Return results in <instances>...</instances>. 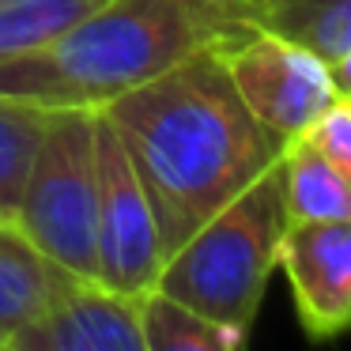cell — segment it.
<instances>
[{"label": "cell", "instance_id": "1", "mask_svg": "<svg viewBox=\"0 0 351 351\" xmlns=\"http://www.w3.org/2000/svg\"><path fill=\"white\" fill-rule=\"evenodd\" d=\"M99 110L152 200L162 261L283 152L234 91L223 46L197 49Z\"/></svg>", "mask_w": 351, "mask_h": 351}, {"label": "cell", "instance_id": "2", "mask_svg": "<svg viewBox=\"0 0 351 351\" xmlns=\"http://www.w3.org/2000/svg\"><path fill=\"white\" fill-rule=\"evenodd\" d=\"M253 31V0H102L53 42L0 64V95L99 110L208 46Z\"/></svg>", "mask_w": 351, "mask_h": 351}, {"label": "cell", "instance_id": "3", "mask_svg": "<svg viewBox=\"0 0 351 351\" xmlns=\"http://www.w3.org/2000/svg\"><path fill=\"white\" fill-rule=\"evenodd\" d=\"M283 230L287 212L280 197V170L272 162L238 197L208 215L178 250L167 253L155 291L219 325L250 332L268 280L280 268Z\"/></svg>", "mask_w": 351, "mask_h": 351}, {"label": "cell", "instance_id": "4", "mask_svg": "<svg viewBox=\"0 0 351 351\" xmlns=\"http://www.w3.org/2000/svg\"><path fill=\"white\" fill-rule=\"evenodd\" d=\"M16 230L64 272L99 280L95 268V110L57 106L34 144Z\"/></svg>", "mask_w": 351, "mask_h": 351}, {"label": "cell", "instance_id": "5", "mask_svg": "<svg viewBox=\"0 0 351 351\" xmlns=\"http://www.w3.org/2000/svg\"><path fill=\"white\" fill-rule=\"evenodd\" d=\"M95 268L121 295H147L162 268L155 212L110 117L95 110Z\"/></svg>", "mask_w": 351, "mask_h": 351}, {"label": "cell", "instance_id": "6", "mask_svg": "<svg viewBox=\"0 0 351 351\" xmlns=\"http://www.w3.org/2000/svg\"><path fill=\"white\" fill-rule=\"evenodd\" d=\"M223 64L245 110L280 140L298 136L321 110L348 95L332 64L268 31H250L223 46Z\"/></svg>", "mask_w": 351, "mask_h": 351}, {"label": "cell", "instance_id": "7", "mask_svg": "<svg viewBox=\"0 0 351 351\" xmlns=\"http://www.w3.org/2000/svg\"><path fill=\"white\" fill-rule=\"evenodd\" d=\"M140 298L64 272L49 302L4 340L8 351H144Z\"/></svg>", "mask_w": 351, "mask_h": 351}, {"label": "cell", "instance_id": "8", "mask_svg": "<svg viewBox=\"0 0 351 351\" xmlns=\"http://www.w3.org/2000/svg\"><path fill=\"white\" fill-rule=\"evenodd\" d=\"M280 268L313 340H332L351 321V219L287 223Z\"/></svg>", "mask_w": 351, "mask_h": 351}, {"label": "cell", "instance_id": "9", "mask_svg": "<svg viewBox=\"0 0 351 351\" xmlns=\"http://www.w3.org/2000/svg\"><path fill=\"white\" fill-rule=\"evenodd\" d=\"M253 31H268L317 53L348 84L351 0H253Z\"/></svg>", "mask_w": 351, "mask_h": 351}, {"label": "cell", "instance_id": "10", "mask_svg": "<svg viewBox=\"0 0 351 351\" xmlns=\"http://www.w3.org/2000/svg\"><path fill=\"white\" fill-rule=\"evenodd\" d=\"M276 170H280V197L287 223L351 219V174L336 170L302 136L283 140Z\"/></svg>", "mask_w": 351, "mask_h": 351}, {"label": "cell", "instance_id": "11", "mask_svg": "<svg viewBox=\"0 0 351 351\" xmlns=\"http://www.w3.org/2000/svg\"><path fill=\"white\" fill-rule=\"evenodd\" d=\"M61 276L64 268L42 257L16 223H0V348L49 302Z\"/></svg>", "mask_w": 351, "mask_h": 351}, {"label": "cell", "instance_id": "12", "mask_svg": "<svg viewBox=\"0 0 351 351\" xmlns=\"http://www.w3.org/2000/svg\"><path fill=\"white\" fill-rule=\"evenodd\" d=\"M140 328L144 351H238L245 343V332L219 325L155 287L140 298Z\"/></svg>", "mask_w": 351, "mask_h": 351}, {"label": "cell", "instance_id": "13", "mask_svg": "<svg viewBox=\"0 0 351 351\" xmlns=\"http://www.w3.org/2000/svg\"><path fill=\"white\" fill-rule=\"evenodd\" d=\"M102 0H0V64L53 42Z\"/></svg>", "mask_w": 351, "mask_h": 351}, {"label": "cell", "instance_id": "14", "mask_svg": "<svg viewBox=\"0 0 351 351\" xmlns=\"http://www.w3.org/2000/svg\"><path fill=\"white\" fill-rule=\"evenodd\" d=\"M46 114L49 110L38 106V102L0 95V208L8 215L19 204V193H23L31 155L42 136Z\"/></svg>", "mask_w": 351, "mask_h": 351}, {"label": "cell", "instance_id": "15", "mask_svg": "<svg viewBox=\"0 0 351 351\" xmlns=\"http://www.w3.org/2000/svg\"><path fill=\"white\" fill-rule=\"evenodd\" d=\"M298 136H302L317 155H325L336 170L351 174V99L348 95L321 110Z\"/></svg>", "mask_w": 351, "mask_h": 351}, {"label": "cell", "instance_id": "16", "mask_svg": "<svg viewBox=\"0 0 351 351\" xmlns=\"http://www.w3.org/2000/svg\"><path fill=\"white\" fill-rule=\"evenodd\" d=\"M0 223H12V215H8V212H4V208H0Z\"/></svg>", "mask_w": 351, "mask_h": 351}]
</instances>
